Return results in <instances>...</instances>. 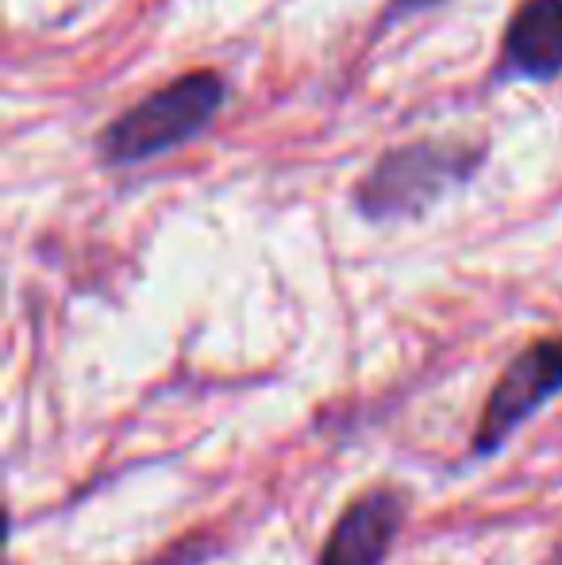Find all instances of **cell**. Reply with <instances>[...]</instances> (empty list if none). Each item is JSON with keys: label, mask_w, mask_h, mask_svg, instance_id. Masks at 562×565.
<instances>
[{"label": "cell", "mask_w": 562, "mask_h": 565, "mask_svg": "<svg viewBox=\"0 0 562 565\" xmlns=\"http://www.w3.org/2000/svg\"><path fill=\"white\" fill-rule=\"evenodd\" d=\"M543 565H562V539H559L555 546H551V554L543 558Z\"/></svg>", "instance_id": "7"}, {"label": "cell", "mask_w": 562, "mask_h": 565, "mask_svg": "<svg viewBox=\"0 0 562 565\" xmlns=\"http://www.w3.org/2000/svg\"><path fill=\"white\" fill-rule=\"evenodd\" d=\"M562 396V335L536 339L501 370L474 427V458H494L548 401Z\"/></svg>", "instance_id": "3"}, {"label": "cell", "mask_w": 562, "mask_h": 565, "mask_svg": "<svg viewBox=\"0 0 562 565\" xmlns=\"http://www.w3.org/2000/svg\"><path fill=\"white\" fill-rule=\"evenodd\" d=\"M443 4V0H393L390 4V20L393 15H413V12H427V8Z\"/></svg>", "instance_id": "6"}, {"label": "cell", "mask_w": 562, "mask_h": 565, "mask_svg": "<svg viewBox=\"0 0 562 565\" xmlns=\"http://www.w3.org/2000/svg\"><path fill=\"white\" fill-rule=\"evenodd\" d=\"M505 66L528 82L562 74V0H520L505 28Z\"/></svg>", "instance_id": "5"}, {"label": "cell", "mask_w": 562, "mask_h": 565, "mask_svg": "<svg viewBox=\"0 0 562 565\" xmlns=\"http://www.w3.org/2000/svg\"><path fill=\"white\" fill-rule=\"evenodd\" d=\"M478 166L481 150L443 147V142L397 147L359 181L354 204L374 224L421 216L439 196H447L455 185H463Z\"/></svg>", "instance_id": "2"}, {"label": "cell", "mask_w": 562, "mask_h": 565, "mask_svg": "<svg viewBox=\"0 0 562 565\" xmlns=\"http://www.w3.org/2000/svg\"><path fill=\"white\" fill-rule=\"evenodd\" d=\"M227 85L216 70H193L147 93L100 131V158L108 166H136L181 142L197 139L224 108Z\"/></svg>", "instance_id": "1"}, {"label": "cell", "mask_w": 562, "mask_h": 565, "mask_svg": "<svg viewBox=\"0 0 562 565\" xmlns=\"http://www.w3.org/2000/svg\"><path fill=\"white\" fill-rule=\"evenodd\" d=\"M409 497L401 489L359 492L331 523L320 546V565H385L401 535Z\"/></svg>", "instance_id": "4"}]
</instances>
